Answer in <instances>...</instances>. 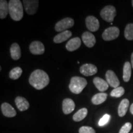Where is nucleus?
Segmentation results:
<instances>
[{
    "label": "nucleus",
    "instance_id": "f257e3e1",
    "mask_svg": "<svg viewBox=\"0 0 133 133\" xmlns=\"http://www.w3.org/2000/svg\"><path fill=\"white\" fill-rule=\"evenodd\" d=\"M31 86L38 90H41L48 85L49 78L48 75L42 70H35L31 73L29 78Z\"/></svg>",
    "mask_w": 133,
    "mask_h": 133
},
{
    "label": "nucleus",
    "instance_id": "f03ea898",
    "mask_svg": "<svg viewBox=\"0 0 133 133\" xmlns=\"http://www.w3.org/2000/svg\"><path fill=\"white\" fill-rule=\"evenodd\" d=\"M9 13L11 19L19 21L24 16L22 3L19 0H11L9 2Z\"/></svg>",
    "mask_w": 133,
    "mask_h": 133
},
{
    "label": "nucleus",
    "instance_id": "7ed1b4c3",
    "mask_svg": "<svg viewBox=\"0 0 133 133\" xmlns=\"http://www.w3.org/2000/svg\"><path fill=\"white\" fill-rule=\"evenodd\" d=\"M87 84V81L84 78L74 76L71 78L69 84V89L71 92L74 94H78L82 92Z\"/></svg>",
    "mask_w": 133,
    "mask_h": 133
},
{
    "label": "nucleus",
    "instance_id": "20e7f679",
    "mask_svg": "<svg viewBox=\"0 0 133 133\" xmlns=\"http://www.w3.org/2000/svg\"><path fill=\"white\" fill-rule=\"evenodd\" d=\"M101 17L108 22H112L116 15V9L113 6H107L102 9L100 13Z\"/></svg>",
    "mask_w": 133,
    "mask_h": 133
},
{
    "label": "nucleus",
    "instance_id": "39448f33",
    "mask_svg": "<svg viewBox=\"0 0 133 133\" xmlns=\"http://www.w3.org/2000/svg\"><path fill=\"white\" fill-rule=\"evenodd\" d=\"M74 25V20L71 18L66 17L63 19L56 23L55 25V30L57 31H63L67 30V29L71 28Z\"/></svg>",
    "mask_w": 133,
    "mask_h": 133
},
{
    "label": "nucleus",
    "instance_id": "423d86ee",
    "mask_svg": "<svg viewBox=\"0 0 133 133\" xmlns=\"http://www.w3.org/2000/svg\"><path fill=\"white\" fill-rule=\"evenodd\" d=\"M119 30L116 26H111L105 30L102 33V38L105 41H111L118 37Z\"/></svg>",
    "mask_w": 133,
    "mask_h": 133
},
{
    "label": "nucleus",
    "instance_id": "0eeeda50",
    "mask_svg": "<svg viewBox=\"0 0 133 133\" xmlns=\"http://www.w3.org/2000/svg\"><path fill=\"white\" fill-rule=\"evenodd\" d=\"M39 1L36 0H24L23 1L25 10L29 15H33L38 10Z\"/></svg>",
    "mask_w": 133,
    "mask_h": 133
},
{
    "label": "nucleus",
    "instance_id": "6e6552de",
    "mask_svg": "<svg viewBox=\"0 0 133 133\" xmlns=\"http://www.w3.org/2000/svg\"><path fill=\"white\" fill-rule=\"evenodd\" d=\"M79 71H80L81 74L84 76H92L97 74V68L93 64H85L81 66Z\"/></svg>",
    "mask_w": 133,
    "mask_h": 133
},
{
    "label": "nucleus",
    "instance_id": "1a4fd4ad",
    "mask_svg": "<svg viewBox=\"0 0 133 133\" xmlns=\"http://www.w3.org/2000/svg\"><path fill=\"white\" fill-rule=\"evenodd\" d=\"M30 51L31 54L35 55H41L44 53L45 48L44 44L40 41H33L30 44Z\"/></svg>",
    "mask_w": 133,
    "mask_h": 133
},
{
    "label": "nucleus",
    "instance_id": "9d476101",
    "mask_svg": "<svg viewBox=\"0 0 133 133\" xmlns=\"http://www.w3.org/2000/svg\"><path fill=\"white\" fill-rule=\"evenodd\" d=\"M86 25L89 31H96L99 29V22L97 18L94 16H88L86 19Z\"/></svg>",
    "mask_w": 133,
    "mask_h": 133
},
{
    "label": "nucleus",
    "instance_id": "9b49d317",
    "mask_svg": "<svg viewBox=\"0 0 133 133\" xmlns=\"http://www.w3.org/2000/svg\"><path fill=\"white\" fill-rule=\"evenodd\" d=\"M106 81L109 86L114 88H118L119 85V81L114 71L108 70L105 74Z\"/></svg>",
    "mask_w": 133,
    "mask_h": 133
},
{
    "label": "nucleus",
    "instance_id": "f8f14e48",
    "mask_svg": "<svg viewBox=\"0 0 133 133\" xmlns=\"http://www.w3.org/2000/svg\"><path fill=\"white\" fill-rule=\"evenodd\" d=\"M82 40L84 44L88 48H92L95 45L96 40V38L92 33L89 32V31H86L83 33Z\"/></svg>",
    "mask_w": 133,
    "mask_h": 133
},
{
    "label": "nucleus",
    "instance_id": "ddd939ff",
    "mask_svg": "<svg viewBox=\"0 0 133 133\" xmlns=\"http://www.w3.org/2000/svg\"><path fill=\"white\" fill-rule=\"evenodd\" d=\"M1 109L3 114L6 117H14L17 114L16 110L12 107V106H11L7 102H4L2 104L1 106Z\"/></svg>",
    "mask_w": 133,
    "mask_h": 133
},
{
    "label": "nucleus",
    "instance_id": "4468645a",
    "mask_svg": "<svg viewBox=\"0 0 133 133\" xmlns=\"http://www.w3.org/2000/svg\"><path fill=\"white\" fill-rule=\"evenodd\" d=\"M75 104L73 100L69 98H66L64 99L62 102V110L63 112L65 114L68 115L71 114L75 110Z\"/></svg>",
    "mask_w": 133,
    "mask_h": 133
},
{
    "label": "nucleus",
    "instance_id": "2eb2a0df",
    "mask_svg": "<svg viewBox=\"0 0 133 133\" xmlns=\"http://www.w3.org/2000/svg\"><path fill=\"white\" fill-rule=\"evenodd\" d=\"M15 103L17 107V109L21 112H24L26 110L29 109L30 107L29 102H28L27 100L25 98L21 97V96H17L15 99Z\"/></svg>",
    "mask_w": 133,
    "mask_h": 133
},
{
    "label": "nucleus",
    "instance_id": "dca6fc26",
    "mask_svg": "<svg viewBox=\"0 0 133 133\" xmlns=\"http://www.w3.org/2000/svg\"><path fill=\"white\" fill-rule=\"evenodd\" d=\"M81 44L80 38L78 37H75L70 39L66 44V49L70 52L76 51L80 47Z\"/></svg>",
    "mask_w": 133,
    "mask_h": 133
},
{
    "label": "nucleus",
    "instance_id": "f3484780",
    "mask_svg": "<svg viewBox=\"0 0 133 133\" xmlns=\"http://www.w3.org/2000/svg\"><path fill=\"white\" fill-rule=\"evenodd\" d=\"M93 83L96 88L101 91V92H103L104 91L107 90L109 88V84L107 82V81H105L104 79L101 78L99 77H96L93 79Z\"/></svg>",
    "mask_w": 133,
    "mask_h": 133
},
{
    "label": "nucleus",
    "instance_id": "a211bd4d",
    "mask_svg": "<svg viewBox=\"0 0 133 133\" xmlns=\"http://www.w3.org/2000/svg\"><path fill=\"white\" fill-rule=\"evenodd\" d=\"M72 35V33L71 31L69 30H66L59 33L54 38V42L55 43H61L64 41H66L70 38Z\"/></svg>",
    "mask_w": 133,
    "mask_h": 133
},
{
    "label": "nucleus",
    "instance_id": "6ab92c4d",
    "mask_svg": "<svg viewBox=\"0 0 133 133\" xmlns=\"http://www.w3.org/2000/svg\"><path fill=\"white\" fill-rule=\"evenodd\" d=\"M11 58L13 60L17 61L19 60L21 57V48L17 43H13L10 48Z\"/></svg>",
    "mask_w": 133,
    "mask_h": 133
},
{
    "label": "nucleus",
    "instance_id": "aec40b11",
    "mask_svg": "<svg viewBox=\"0 0 133 133\" xmlns=\"http://www.w3.org/2000/svg\"><path fill=\"white\" fill-rule=\"evenodd\" d=\"M129 105V101L128 99H124L121 101L120 104L119 105L118 109V115L120 117H123L125 115L127 112Z\"/></svg>",
    "mask_w": 133,
    "mask_h": 133
},
{
    "label": "nucleus",
    "instance_id": "412c9836",
    "mask_svg": "<svg viewBox=\"0 0 133 133\" xmlns=\"http://www.w3.org/2000/svg\"><path fill=\"white\" fill-rule=\"evenodd\" d=\"M107 98V94L105 92H99L94 95L91 99V102L94 105H99L104 103Z\"/></svg>",
    "mask_w": 133,
    "mask_h": 133
},
{
    "label": "nucleus",
    "instance_id": "4be33fe9",
    "mask_svg": "<svg viewBox=\"0 0 133 133\" xmlns=\"http://www.w3.org/2000/svg\"><path fill=\"white\" fill-rule=\"evenodd\" d=\"M9 13V3L5 0L0 1V18L5 19Z\"/></svg>",
    "mask_w": 133,
    "mask_h": 133
},
{
    "label": "nucleus",
    "instance_id": "5701e85b",
    "mask_svg": "<svg viewBox=\"0 0 133 133\" xmlns=\"http://www.w3.org/2000/svg\"><path fill=\"white\" fill-rule=\"evenodd\" d=\"M131 65L130 62H126L124 64L123 66V78L124 81L128 82L131 76Z\"/></svg>",
    "mask_w": 133,
    "mask_h": 133
},
{
    "label": "nucleus",
    "instance_id": "b1692460",
    "mask_svg": "<svg viewBox=\"0 0 133 133\" xmlns=\"http://www.w3.org/2000/svg\"><path fill=\"white\" fill-rule=\"evenodd\" d=\"M88 115V109L86 108H82L79 109L73 116V119L75 121H80L86 118Z\"/></svg>",
    "mask_w": 133,
    "mask_h": 133
},
{
    "label": "nucleus",
    "instance_id": "393cba45",
    "mask_svg": "<svg viewBox=\"0 0 133 133\" xmlns=\"http://www.w3.org/2000/svg\"><path fill=\"white\" fill-rule=\"evenodd\" d=\"M22 74V69L19 66H17L12 69L9 72V77L10 78L12 79H17L19 78L20 76Z\"/></svg>",
    "mask_w": 133,
    "mask_h": 133
},
{
    "label": "nucleus",
    "instance_id": "a878e982",
    "mask_svg": "<svg viewBox=\"0 0 133 133\" xmlns=\"http://www.w3.org/2000/svg\"><path fill=\"white\" fill-rule=\"evenodd\" d=\"M124 37L128 40H133V24H129L124 30Z\"/></svg>",
    "mask_w": 133,
    "mask_h": 133
},
{
    "label": "nucleus",
    "instance_id": "bb28decb",
    "mask_svg": "<svg viewBox=\"0 0 133 133\" xmlns=\"http://www.w3.org/2000/svg\"><path fill=\"white\" fill-rule=\"evenodd\" d=\"M124 89L123 87H118L113 89L110 93V96L114 97H120L124 94Z\"/></svg>",
    "mask_w": 133,
    "mask_h": 133
},
{
    "label": "nucleus",
    "instance_id": "cd10ccee",
    "mask_svg": "<svg viewBox=\"0 0 133 133\" xmlns=\"http://www.w3.org/2000/svg\"><path fill=\"white\" fill-rule=\"evenodd\" d=\"M110 119V115L109 114H105L104 115V116L100 119V120L99 121V126H104V125H105L106 124L108 123Z\"/></svg>",
    "mask_w": 133,
    "mask_h": 133
},
{
    "label": "nucleus",
    "instance_id": "c85d7f7f",
    "mask_svg": "<svg viewBox=\"0 0 133 133\" xmlns=\"http://www.w3.org/2000/svg\"><path fill=\"white\" fill-rule=\"evenodd\" d=\"M131 128H132V124L131 123L128 122L121 127L119 133H128L131 131Z\"/></svg>",
    "mask_w": 133,
    "mask_h": 133
},
{
    "label": "nucleus",
    "instance_id": "c756f323",
    "mask_svg": "<svg viewBox=\"0 0 133 133\" xmlns=\"http://www.w3.org/2000/svg\"><path fill=\"white\" fill-rule=\"evenodd\" d=\"M79 133H96V131L89 126H82L79 129Z\"/></svg>",
    "mask_w": 133,
    "mask_h": 133
},
{
    "label": "nucleus",
    "instance_id": "7c9ffc66",
    "mask_svg": "<svg viewBox=\"0 0 133 133\" xmlns=\"http://www.w3.org/2000/svg\"><path fill=\"white\" fill-rule=\"evenodd\" d=\"M130 112L131 113V114L133 115V104L131 105L130 107Z\"/></svg>",
    "mask_w": 133,
    "mask_h": 133
},
{
    "label": "nucleus",
    "instance_id": "2f4dec72",
    "mask_svg": "<svg viewBox=\"0 0 133 133\" xmlns=\"http://www.w3.org/2000/svg\"><path fill=\"white\" fill-rule=\"evenodd\" d=\"M131 66H132V69H133V52L132 55H131Z\"/></svg>",
    "mask_w": 133,
    "mask_h": 133
},
{
    "label": "nucleus",
    "instance_id": "473e14b6",
    "mask_svg": "<svg viewBox=\"0 0 133 133\" xmlns=\"http://www.w3.org/2000/svg\"><path fill=\"white\" fill-rule=\"evenodd\" d=\"M131 3H132V7H133V0L132 1H131Z\"/></svg>",
    "mask_w": 133,
    "mask_h": 133
}]
</instances>
